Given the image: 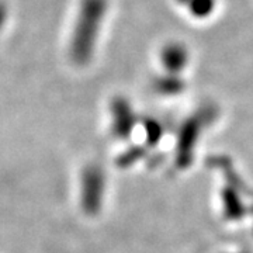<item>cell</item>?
<instances>
[{
  "label": "cell",
  "mask_w": 253,
  "mask_h": 253,
  "mask_svg": "<svg viewBox=\"0 0 253 253\" xmlns=\"http://www.w3.org/2000/svg\"><path fill=\"white\" fill-rule=\"evenodd\" d=\"M107 10L109 0H81L69 40V56L73 63L83 66L93 59Z\"/></svg>",
  "instance_id": "cell-1"
},
{
  "label": "cell",
  "mask_w": 253,
  "mask_h": 253,
  "mask_svg": "<svg viewBox=\"0 0 253 253\" xmlns=\"http://www.w3.org/2000/svg\"><path fill=\"white\" fill-rule=\"evenodd\" d=\"M7 20H9V7L3 0H0V33L6 26Z\"/></svg>",
  "instance_id": "cell-4"
},
{
  "label": "cell",
  "mask_w": 253,
  "mask_h": 253,
  "mask_svg": "<svg viewBox=\"0 0 253 253\" xmlns=\"http://www.w3.org/2000/svg\"><path fill=\"white\" fill-rule=\"evenodd\" d=\"M111 123L116 136H126L132 126V111L123 97H116L111 101Z\"/></svg>",
  "instance_id": "cell-3"
},
{
  "label": "cell",
  "mask_w": 253,
  "mask_h": 253,
  "mask_svg": "<svg viewBox=\"0 0 253 253\" xmlns=\"http://www.w3.org/2000/svg\"><path fill=\"white\" fill-rule=\"evenodd\" d=\"M104 196V174L97 165H89L83 169L81 179V204L89 215L97 214Z\"/></svg>",
  "instance_id": "cell-2"
}]
</instances>
